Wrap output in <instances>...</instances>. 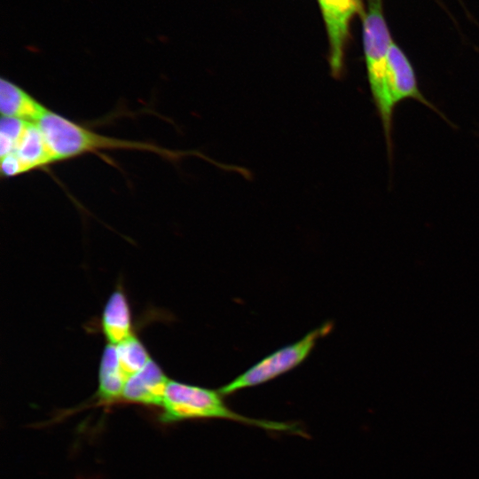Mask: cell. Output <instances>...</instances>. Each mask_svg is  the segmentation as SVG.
<instances>
[{
    "mask_svg": "<svg viewBox=\"0 0 479 479\" xmlns=\"http://www.w3.org/2000/svg\"><path fill=\"white\" fill-rule=\"evenodd\" d=\"M218 389H211L169 380L160 416L163 423L196 419H223L270 431L302 434L295 424L248 418L232 410Z\"/></svg>",
    "mask_w": 479,
    "mask_h": 479,
    "instance_id": "6da1fadb",
    "label": "cell"
},
{
    "mask_svg": "<svg viewBox=\"0 0 479 479\" xmlns=\"http://www.w3.org/2000/svg\"><path fill=\"white\" fill-rule=\"evenodd\" d=\"M36 124L43 132L56 161L84 153H97L99 150L146 151L170 160H177L187 154L146 142L103 136L49 109Z\"/></svg>",
    "mask_w": 479,
    "mask_h": 479,
    "instance_id": "7a4b0ae2",
    "label": "cell"
},
{
    "mask_svg": "<svg viewBox=\"0 0 479 479\" xmlns=\"http://www.w3.org/2000/svg\"><path fill=\"white\" fill-rule=\"evenodd\" d=\"M364 19L363 41L368 82L380 115L387 149L392 157L393 113L388 93V58L392 39L382 14L381 0H369Z\"/></svg>",
    "mask_w": 479,
    "mask_h": 479,
    "instance_id": "3957f363",
    "label": "cell"
},
{
    "mask_svg": "<svg viewBox=\"0 0 479 479\" xmlns=\"http://www.w3.org/2000/svg\"><path fill=\"white\" fill-rule=\"evenodd\" d=\"M332 329L333 323L323 324L309 332L299 341L284 346L263 357L222 386L218 391L223 396H228L247 388L263 384L293 370L308 357L317 342L327 335Z\"/></svg>",
    "mask_w": 479,
    "mask_h": 479,
    "instance_id": "277c9868",
    "label": "cell"
},
{
    "mask_svg": "<svg viewBox=\"0 0 479 479\" xmlns=\"http://www.w3.org/2000/svg\"><path fill=\"white\" fill-rule=\"evenodd\" d=\"M329 40L332 75L341 76L349 20L360 10L359 0H318Z\"/></svg>",
    "mask_w": 479,
    "mask_h": 479,
    "instance_id": "5b68a950",
    "label": "cell"
},
{
    "mask_svg": "<svg viewBox=\"0 0 479 479\" xmlns=\"http://www.w3.org/2000/svg\"><path fill=\"white\" fill-rule=\"evenodd\" d=\"M387 87L389 102L394 109L404 99L412 98L444 118L420 91L412 65L404 52L394 42H392L389 51Z\"/></svg>",
    "mask_w": 479,
    "mask_h": 479,
    "instance_id": "8992f818",
    "label": "cell"
},
{
    "mask_svg": "<svg viewBox=\"0 0 479 479\" xmlns=\"http://www.w3.org/2000/svg\"><path fill=\"white\" fill-rule=\"evenodd\" d=\"M169 381L159 365L150 359L128 378L122 397L132 403L161 406Z\"/></svg>",
    "mask_w": 479,
    "mask_h": 479,
    "instance_id": "52a82bcc",
    "label": "cell"
},
{
    "mask_svg": "<svg viewBox=\"0 0 479 479\" xmlns=\"http://www.w3.org/2000/svg\"><path fill=\"white\" fill-rule=\"evenodd\" d=\"M2 116L37 123L48 109L29 93L7 79L0 80Z\"/></svg>",
    "mask_w": 479,
    "mask_h": 479,
    "instance_id": "ba28073f",
    "label": "cell"
},
{
    "mask_svg": "<svg viewBox=\"0 0 479 479\" xmlns=\"http://www.w3.org/2000/svg\"><path fill=\"white\" fill-rule=\"evenodd\" d=\"M101 326L108 344L117 345L133 334L130 304L122 289L114 291L106 301Z\"/></svg>",
    "mask_w": 479,
    "mask_h": 479,
    "instance_id": "9c48e42d",
    "label": "cell"
},
{
    "mask_svg": "<svg viewBox=\"0 0 479 479\" xmlns=\"http://www.w3.org/2000/svg\"><path fill=\"white\" fill-rule=\"evenodd\" d=\"M14 153L24 172L41 169L55 162V157L36 123H30Z\"/></svg>",
    "mask_w": 479,
    "mask_h": 479,
    "instance_id": "30bf717a",
    "label": "cell"
},
{
    "mask_svg": "<svg viewBox=\"0 0 479 479\" xmlns=\"http://www.w3.org/2000/svg\"><path fill=\"white\" fill-rule=\"evenodd\" d=\"M127 379L119 363L116 346L107 344L99 363L98 389L99 399L111 402L120 398Z\"/></svg>",
    "mask_w": 479,
    "mask_h": 479,
    "instance_id": "8fae6325",
    "label": "cell"
},
{
    "mask_svg": "<svg viewBox=\"0 0 479 479\" xmlns=\"http://www.w3.org/2000/svg\"><path fill=\"white\" fill-rule=\"evenodd\" d=\"M115 346L120 365L127 378L141 370L151 359L144 344L134 334Z\"/></svg>",
    "mask_w": 479,
    "mask_h": 479,
    "instance_id": "7c38bea8",
    "label": "cell"
},
{
    "mask_svg": "<svg viewBox=\"0 0 479 479\" xmlns=\"http://www.w3.org/2000/svg\"><path fill=\"white\" fill-rule=\"evenodd\" d=\"M28 122L18 118L2 116L0 122V156L14 153L27 127Z\"/></svg>",
    "mask_w": 479,
    "mask_h": 479,
    "instance_id": "4fadbf2b",
    "label": "cell"
},
{
    "mask_svg": "<svg viewBox=\"0 0 479 479\" xmlns=\"http://www.w3.org/2000/svg\"><path fill=\"white\" fill-rule=\"evenodd\" d=\"M1 174L6 177L25 174L20 161L14 153L1 158Z\"/></svg>",
    "mask_w": 479,
    "mask_h": 479,
    "instance_id": "5bb4252c",
    "label": "cell"
}]
</instances>
